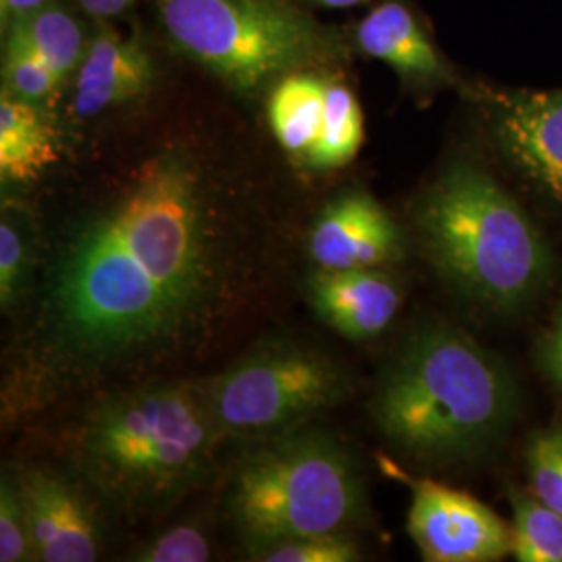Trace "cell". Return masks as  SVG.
Returning a JSON list of instances; mask_svg holds the SVG:
<instances>
[{
    "mask_svg": "<svg viewBox=\"0 0 562 562\" xmlns=\"http://www.w3.org/2000/svg\"><path fill=\"white\" fill-rule=\"evenodd\" d=\"M229 271L199 169L162 153L63 241L46 299L50 338L90 367L159 355L209 322Z\"/></svg>",
    "mask_w": 562,
    "mask_h": 562,
    "instance_id": "cell-1",
    "label": "cell"
},
{
    "mask_svg": "<svg viewBox=\"0 0 562 562\" xmlns=\"http://www.w3.org/2000/svg\"><path fill=\"white\" fill-rule=\"evenodd\" d=\"M519 408L506 362L446 323L415 329L385 364L371 415L385 442L411 461L459 467L503 442Z\"/></svg>",
    "mask_w": 562,
    "mask_h": 562,
    "instance_id": "cell-2",
    "label": "cell"
},
{
    "mask_svg": "<svg viewBox=\"0 0 562 562\" xmlns=\"http://www.w3.org/2000/svg\"><path fill=\"white\" fill-rule=\"evenodd\" d=\"M415 229L438 276L483 311L513 315L552 280L554 252L540 227L480 165L446 167L415 206Z\"/></svg>",
    "mask_w": 562,
    "mask_h": 562,
    "instance_id": "cell-3",
    "label": "cell"
},
{
    "mask_svg": "<svg viewBox=\"0 0 562 562\" xmlns=\"http://www.w3.org/2000/svg\"><path fill=\"white\" fill-rule=\"evenodd\" d=\"M222 438L201 385L153 383L115 394L90 413L78 459L106 498L146 510L199 482Z\"/></svg>",
    "mask_w": 562,
    "mask_h": 562,
    "instance_id": "cell-4",
    "label": "cell"
},
{
    "mask_svg": "<svg viewBox=\"0 0 562 562\" xmlns=\"http://www.w3.org/2000/svg\"><path fill=\"white\" fill-rule=\"evenodd\" d=\"M364 496L350 454L322 431L269 438L236 467L229 513L252 554L276 543L341 533L359 521Z\"/></svg>",
    "mask_w": 562,
    "mask_h": 562,
    "instance_id": "cell-5",
    "label": "cell"
},
{
    "mask_svg": "<svg viewBox=\"0 0 562 562\" xmlns=\"http://www.w3.org/2000/svg\"><path fill=\"white\" fill-rule=\"evenodd\" d=\"M167 36L241 92L322 59L331 44L288 0H159Z\"/></svg>",
    "mask_w": 562,
    "mask_h": 562,
    "instance_id": "cell-6",
    "label": "cell"
},
{
    "mask_svg": "<svg viewBox=\"0 0 562 562\" xmlns=\"http://www.w3.org/2000/svg\"><path fill=\"white\" fill-rule=\"evenodd\" d=\"M220 434L269 440L338 404L348 378L338 362L308 348H273L201 383Z\"/></svg>",
    "mask_w": 562,
    "mask_h": 562,
    "instance_id": "cell-7",
    "label": "cell"
},
{
    "mask_svg": "<svg viewBox=\"0 0 562 562\" xmlns=\"http://www.w3.org/2000/svg\"><path fill=\"white\" fill-rule=\"evenodd\" d=\"M492 140L522 183L562 222V90H480Z\"/></svg>",
    "mask_w": 562,
    "mask_h": 562,
    "instance_id": "cell-8",
    "label": "cell"
},
{
    "mask_svg": "<svg viewBox=\"0 0 562 562\" xmlns=\"http://www.w3.org/2000/svg\"><path fill=\"white\" fill-rule=\"evenodd\" d=\"M408 533L427 562H496L513 554V527L471 494L408 480Z\"/></svg>",
    "mask_w": 562,
    "mask_h": 562,
    "instance_id": "cell-9",
    "label": "cell"
},
{
    "mask_svg": "<svg viewBox=\"0 0 562 562\" xmlns=\"http://www.w3.org/2000/svg\"><path fill=\"white\" fill-rule=\"evenodd\" d=\"M15 480L27 513L34 561L99 559V521L80 487L44 467H23Z\"/></svg>",
    "mask_w": 562,
    "mask_h": 562,
    "instance_id": "cell-10",
    "label": "cell"
},
{
    "mask_svg": "<svg viewBox=\"0 0 562 562\" xmlns=\"http://www.w3.org/2000/svg\"><path fill=\"white\" fill-rule=\"evenodd\" d=\"M402 255L398 223L362 190L329 202L308 234V257L317 269H373L396 262Z\"/></svg>",
    "mask_w": 562,
    "mask_h": 562,
    "instance_id": "cell-11",
    "label": "cell"
},
{
    "mask_svg": "<svg viewBox=\"0 0 562 562\" xmlns=\"http://www.w3.org/2000/svg\"><path fill=\"white\" fill-rule=\"evenodd\" d=\"M308 296L323 323L355 341L378 338L402 304L401 283L383 267L317 269L308 280Z\"/></svg>",
    "mask_w": 562,
    "mask_h": 562,
    "instance_id": "cell-12",
    "label": "cell"
},
{
    "mask_svg": "<svg viewBox=\"0 0 562 562\" xmlns=\"http://www.w3.org/2000/svg\"><path fill=\"white\" fill-rule=\"evenodd\" d=\"M155 80V65L136 38L102 32L86 46L76 71L71 111L78 117H97L109 109L136 101Z\"/></svg>",
    "mask_w": 562,
    "mask_h": 562,
    "instance_id": "cell-13",
    "label": "cell"
},
{
    "mask_svg": "<svg viewBox=\"0 0 562 562\" xmlns=\"http://www.w3.org/2000/svg\"><path fill=\"white\" fill-rule=\"evenodd\" d=\"M362 53L387 63L411 83H446L450 69L415 15L396 0L373 9L357 27Z\"/></svg>",
    "mask_w": 562,
    "mask_h": 562,
    "instance_id": "cell-14",
    "label": "cell"
},
{
    "mask_svg": "<svg viewBox=\"0 0 562 562\" xmlns=\"http://www.w3.org/2000/svg\"><path fill=\"white\" fill-rule=\"evenodd\" d=\"M59 161L57 134L41 104L0 94V176L4 181H32Z\"/></svg>",
    "mask_w": 562,
    "mask_h": 562,
    "instance_id": "cell-15",
    "label": "cell"
},
{
    "mask_svg": "<svg viewBox=\"0 0 562 562\" xmlns=\"http://www.w3.org/2000/svg\"><path fill=\"white\" fill-rule=\"evenodd\" d=\"M325 86L327 81L308 74H288L278 81L267 104L269 123L281 148L304 161L322 134Z\"/></svg>",
    "mask_w": 562,
    "mask_h": 562,
    "instance_id": "cell-16",
    "label": "cell"
},
{
    "mask_svg": "<svg viewBox=\"0 0 562 562\" xmlns=\"http://www.w3.org/2000/svg\"><path fill=\"white\" fill-rule=\"evenodd\" d=\"M4 30L25 42L63 83L78 71L86 55L80 23L50 0L41 9L11 21Z\"/></svg>",
    "mask_w": 562,
    "mask_h": 562,
    "instance_id": "cell-17",
    "label": "cell"
},
{
    "mask_svg": "<svg viewBox=\"0 0 562 562\" xmlns=\"http://www.w3.org/2000/svg\"><path fill=\"white\" fill-rule=\"evenodd\" d=\"M364 121L357 97L341 83L325 86V117L319 140L308 155L313 169H340L361 150Z\"/></svg>",
    "mask_w": 562,
    "mask_h": 562,
    "instance_id": "cell-18",
    "label": "cell"
},
{
    "mask_svg": "<svg viewBox=\"0 0 562 562\" xmlns=\"http://www.w3.org/2000/svg\"><path fill=\"white\" fill-rule=\"evenodd\" d=\"M513 504V557L519 562H562V515L531 490H508Z\"/></svg>",
    "mask_w": 562,
    "mask_h": 562,
    "instance_id": "cell-19",
    "label": "cell"
},
{
    "mask_svg": "<svg viewBox=\"0 0 562 562\" xmlns=\"http://www.w3.org/2000/svg\"><path fill=\"white\" fill-rule=\"evenodd\" d=\"M2 90L21 101L41 104L59 92L63 81L44 60L18 36L7 34L2 57Z\"/></svg>",
    "mask_w": 562,
    "mask_h": 562,
    "instance_id": "cell-20",
    "label": "cell"
},
{
    "mask_svg": "<svg viewBox=\"0 0 562 562\" xmlns=\"http://www.w3.org/2000/svg\"><path fill=\"white\" fill-rule=\"evenodd\" d=\"M531 492L562 515V425L540 429L525 448Z\"/></svg>",
    "mask_w": 562,
    "mask_h": 562,
    "instance_id": "cell-21",
    "label": "cell"
},
{
    "mask_svg": "<svg viewBox=\"0 0 562 562\" xmlns=\"http://www.w3.org/2000/svg\"><path fill=\"white\" fill-rule=\"evenodd\" d=\"M0 561H34L30 522L15 473H2L0 482Z\"/></svg>",
    "mask_w": 562,
    "mask_h": 562,
    "instance_id": "cell-22",
    "label": "cell"
},
{
    "mask_svg": "<svg viewBox=\"0 0 562 562\" xmlns=\"http://www.w3.org/2000/svg\"><path fill=\"white\" fill-rule=\"evenodd\" d=\"M255 559L262 562H355L361 559V552L348 531H341L276 543L255 554Z\"/></svg>",
    "mask_w": 562,
    "mask_h": 562,
    "instance_id": "cell-23",
    "label": "cell"
},
{
    "mask_svg": "<svg viewBox=\"0 0 562 562\" xmlns=\"http://www.w3.org/2000/svg\"><path fill=\"white\" fill-rule=\"evenodd\" d=\"M211 559V543L199 527L180 525L155 538L134 557L140 562H204Z\"/></svg>",
    "mask_w": 562,
    "mask_h": 562,
    "instance_id": "cell-24",
    "label": "cell"
},
{
    "mask_svg": "<svg viewBox=\"0 0 562 562\" xmlns=\"http://www.w3.org/2000/svg\"><path fill=\"white\" fill-rule=\"evenodd\" d=\"M27 267V248L18 225L2 217L0 223V304L11 308L20 296Z\"/></svg>",
    "mask_w": 562,
    "mask_h": 562,
    "instance_id": "cell-25",
    "label": "cell"
},
{
    "mask_svg": "<svg viewBox=\"0 0 562 562\" xmlns=\"http://www.w3.org/2000/svg\"><path fill=\"white\" fill-rule=\"evenodd\" d=\"M538 361L543 375L562 390V306L540 341Z\"/></svg>",
    "mask_w": 562,
    "mask_h": 562,
    "instance_id": "cell-26",
    "label": "cell"
},
{
    "mask_svg": "<svg viewBox=\"0 0 562 562\" xmlns=\"http://www.w3.org/2000/svg\"><path fill=\"white\" fill-rule=\"evenodd\" d=\"M78 4L94 18H113L130 7L125 0H78Z\"/></svg>",
    "mask_w": 562,
    "mask_h": 562,
    "instance_id": "cell-27",
    "label": "cell"
},
{
    "mask_svg": "<svg viewBox=\"0 0 562 562\" xmlns=\"http://www.w3.org/2000/svg\"><path fill=\"white\" fill-rule=\"evenodd\" d=\"M313 2L327 7V9H348V7L361 4L364 0H313Z\"/></svg>",
    "mask_w": 562,
    "mask_h": 562,
    "instance_id": "cell-28",
    "label": "cell"
},
{
    "mask_svg": "<svg viewBox=\"0 0 562 562\" xmlns=\"http://www.w3.org/2000/svg\"><path fill=\"white\" fill-rule=\"evenodd\" d=\"M125 2H127V4H132V2H134V0H125Z\"/></svg>",
    "mask_w": 562,
    "mask_h": 562,
    "instance_id": "cell-29",
    "label": "cell"
}]
</instances>
